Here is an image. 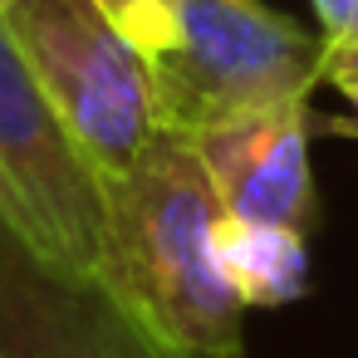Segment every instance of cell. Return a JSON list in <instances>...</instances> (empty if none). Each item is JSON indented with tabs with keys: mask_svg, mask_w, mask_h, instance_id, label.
<instances>
[{
	"mask_svg": "<svg viewBox=\"0 0 358 358\" xmlns=\"http://www.w3.org/2000/svg\"><path fill=\"white\" fill-rule=\"evenodd\" d=\"M324 84H334L353 103V118L348 123H329V128L358 138V40H324Z\"/></svg>",
	"mask_w": 358,
	"mask_h": 358,
	"instance_id": "cell-9",
	"label": "cell"
},
{
	"mask_svg": "<svg viewBox=\"0 0 358 358\" xmlns=\"http://www.w3.org/2000/svg\"><path fill=\"white\" fill-rule=\"evenodd\" d=\"M94 6L143 59L167 55L182 35V0H94Z\"/></svg>",
	"mask_w": 358,
	"mask_h": 358,
	"instance_id": "cell-8",
	"label": "cell"
},
{
	"mask_svg": "<svg viewBox=\"0 0 358 358\" xmlns=\"http://www.w3.org/2000/svg\"><path fill=\"white\" fill-rule=\"evenodd\" d=\"M6 20L94 172L123 177L162 133L148 59L94 0H15Z\"/></svg>",
	"mask_w": 358,
	"mask_h": 358,
	"instance_id": "cell-3",
	"label": "cell"
},
{
	"mask_svg": "<svg viewBox=\"0 0 358 358\" xmlns=\"http://www.w3.org/2000/svg\"><path fill=\"white\" fill-rule=\"evenodd\" d=\"M0 221L40 260L103 275V177L45 99L0 10Z\"/></svg>",
	"mask_w": 358,
	"mask_h": 358,
	"instance_id": "cell-4",
	"label": "cell"
},
{
	"mask_svg": "<svg viewBox=\"0 0 358 358\" xmlns=\"http://www.w3.org/2000/svg\"><path fill=\"white\" fill-rule=\"evenodd\" d=\"M0 358H192L133 319L103 280L40 260L0 221Z\"/></svg>",
	"mask_w": 358,
	"mask_h": 358,
	"instance_id": "cell-5",
	"label": "cell"
},
{
	"mask_svg": "<svg viewBox=\"0 0 358 358\" xmlns=\"http://www.w3.org/2000/svg\"><path fill=\"white\" fill-rule=\"evenodd\" d=\"M216 201L226 216L309 226L314 221V177H309V99L270 103L241 118H226L206 133H192Z\"/></svg>",
	"mask_w": 358,
	"mask_h": 358,
	"instance_id": "cell-6",
	"label": "cell"
},
{
	"mask_svg": "<svg viewBox=\"0 0 358 358\" xmlns=\"http://www.w3.org/2000/svg\"><path fill=\"white\" fill-rule=\"evenodd\" d=\"M324 40H358V0H314Z\"/></svg>",
	"mask_w": 358,
	"mask_h": 358,
	"instance_id": "cell-10",
	"label": "cell"
},
{
	"mask_svg": "<svg viewBox=\"0 0 358 358\" xmlns=\"http://www.w3.org/2000/svg\"><path fill=\"white\" fill-rule=\"evenodd\" d=\"M221 201L187 133L103 182V285L162 343L192 358H241V294L216 260Z\"/></svg>",
	"mask_w": 358,
	"mask_h": 358,
	"instance_id": "cell-1",
	"label": "cell"
},
{
	"mask_svg": "<svg viewBox=\"0 0 358 358\" xmlns=\"http://www.w3.org/2000/svg\"><path fill=\"white\" fill-rule=\"evenodd\" d=\"M167 133H206L226 118L309 99L324 84V35L260 0H182V35L148 59Z\"/></svg>",
	"mask_w": 358,
	"mask_h": 358,
	"instance_id": "cell-2",
	"label": "cell"
},
{
	"mask_svg": "<svg viewBox=\"0 0 358 358\" xmlns=\"http://www.w3.org/2000/svg\"><path fill=\"white\" fill-rule=\"evenodd\" d=\"M10 6H15V0H0V10H10Z\"/></svg>",
	"mask_w": 358,
	"mask_h": 358,
	"instance_id": "cell-11",
	"label": "cell"
},
{
	"mask_svg": "<svg viewBox=\"0 0 358 358\" xmlns=\"http://www.w3.org/2000/svg\"><path fill=\"white\" fill-rule=\"evenodd\" d=\"M216 260L245 309H275L309 289V245H304L299 226L245 221V216L221 211Z\"/></svg>",
	"mask_w": 358,
	"mask_h": 358,
	"instance_id": "cell-7",
	"label": "cell"
}]
</instances>
